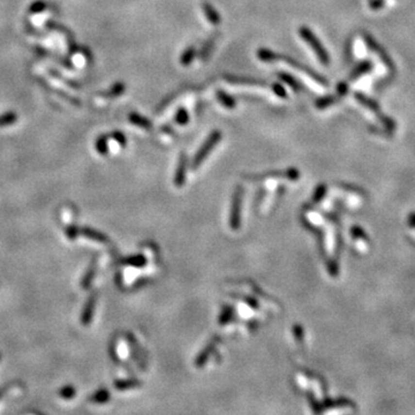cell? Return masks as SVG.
<instances>
[{
    "mask_svg": "<svg viewBox=\"0 0 415 415\" xmlns=\"http://www.w3.org/2000/svg\"><path fill=\"white\" fill-rule=\"evenodd\" d=\"M186 170H187V156L186 153L181 152L179 157V163H178V168L175 172L174 183L178 187H181L186 180Z\"/></svg>",
    "mask_w": 415,
    "mask_h": 415,
    "instance_id": "8992f818",
    "label": "cell"
},
{
    "mask_svg": "<svg viewBox=\"0 0 415 415\" xmlns=\"http://www.w3.org/2000/svg\"><path fill=\"white\" fill-rule=\"evenodd\" d=\"M275 60L276 61H284L288 65V66L293 67L297 70H299V72L306 74L307 76H309L310 79L314 80L317 84L323 85V87H328V81L324 78H322L319 74H317L315 72V70H313L312 68H309L308 66H306V65H303L302 63H300L299 60L294 59V58L290 57V55L287 54H281V53H277L275 54Z\"/></svg>",
    "mask_w": 415,
    "mask_h": 415,
    "instance_id": "3957f363",
    "label": "cell"
},
{
    "mask_svg": "<svg viewBox=\"0 0 415 415\" xmlns=\"http://www.w3.org/2000/svg\"><path fill=\"white\" fill-rule=\"evenodd\" d=\"M67 235L69 236L70 239H74L75 238L76 235H78V233H79V231H78V229H76V227H74V226H70L69 229H67Z\"/></svg>",
    "mask_w": 415,
    "mask_h": 415,
    "instance_id": "d6986e66",
    "label": "cell"
},
{
    "mask_svg": "<svg viewBox=\"0 0 415 415\" xmlns=\"http://www.w3.org/2000/svg\"><path fill=\"white\" fill-rule=\"evenodd\" d=\"M201 7H202L203 13L205 15V17H207V20L212 24V26H218V24H220L221 22L220 15L217 12V9L212 6V4H210L209 1H202Z\"/></svg>",
    "mask_w": 415,
    "mask_h": 415,
    "instance_id": "5b68a950",
    "label": "cell"
},
{
    "mask_svg": "<svg viewBox=\"0 0 415 415\" xmlns=\"http://www.w3.org/2000/svg\"><path fill=\"white\" fill-rule=\"evenodd\" d=\"M336 101H337V98L336 97H333V96H325V97H322V98H319V100H316L315 106L317 107V109H319V110H323V109H327L328 106L332 105V104H334V103H336Z\"/></svg>",
    "mask_w": 415,
    "mask_h": 415,
    "instance_id": "5bb4252c",
    "label": "cell"
},
{
    "mask_svg": "<svg viewBox=\"0 0 415 415\" xmlns=\"http://www.w3.org/2000/svg\"><path fill=\"white\" fill-rule=\"evenodd\" d=\"M221 138H223V133H221L220 131H218V129H216V131H212L211 133L209 134L207 140L204 141V143L202 144L201 148L198 150V152H196L195 157H194L192 162V170H196V168H198L199 166L205 161V159H207L209 153H210L212 150L215 149V147L220 142Z\"/></svg>",
    "mask_w": 415,
    "mask_h": 415,
    "instance_id": "7a4b0ae2",
    "label": "cell"
},
{
    "mask_svg": "<svg viewBox=\"0 0 415 415\" xmlns=\"http://www.w3.org/2000/svg\"><path fill=\"white\" fill-rule=\"evenodd\" d=\"M223 79L229 83V84L235 85H250V87H266L267 82L264 80L250 78V76H238V75H231V74H225Z\"/></svg>",
    "mask_w": 415,
    "mask_h": 415,
    "instance_id": "277c9868",
    "label": "cell"
},
{
    "mask_svg": "<svg viewBox=\"0 0 415 415\" xmlns=\"http://www.w3.org/2000/svg\"><path fill=\"white\" fill-rule=\"evenodd\" d=\"M174 121L179 126H184L189 122V113L186 107H179L174 116Z\"/></svg>",
    "mask_w": 415,
    "mask_h": 415,
    "instance_id": "7c38bea8",
    "label": "cell"
},
{
    "mask_svg": "<svg viewBox=\"0 0 415 415\" xmlns=\"http://www.w3.org/2000/svg\"><path fill=\"white\" fill-rule=\"evenodd\" d=\"M216 97L218 101H219L225 109L232 110L236 106V100H234V97L231 96L225 90H223V89H218L216 91Z\"/></svg>",
    "mask_w": 415,
    "mask_h": 415,
    "instance_id": "9c48e42d",
    "label": "cell"
},
{
    "mask_svg": "<svg viewBox=\"0 0 415 415\" xmlns=\"http://www.w3.org/2000/svg\"><path fill=\"white\" fill-rule=\"evenodd\" d=\"M94 306H95V299H91L88 301L87 306H85V309L83 310V315H82V323L84 325H88L89 322H90L91 316H92V312H94Z\"/></svg>",
    "mask_w": 415,
    "mask_h": 415,
    "instance_id": "4fadbf2b",
    "label": "cell"
},
{
    "mask_svg": "<svg viewBox=\"0 0 415 415\" xmlns=\"http://www.w3.org/2000/svg\"><path fill=\"white\" fill-rule=\"evenodd\" d=\"M195 57H196V49H195V46L190 45V46H188V48L186 49V50H184L183 52V53H181L180 64L183 65V66H184V67L189 66V65L193 63V60L195 59Z\"/></svg>",
    "mask_w": 415,
    "mask_h": 415,
    "instance_id": "30bf717a",
    "label": "cell"
},
{
    "mask_svg": "<svg viewBox=\"0 0 415 415\" xmlns=\"http://www.w3.org/2000/svg\"><path fill=\"white\" fill-rule=\"evenodd\" d=\"M216 41H217V37L211 36V38H209L208 41L205 42L204 46H203L201 52H199V59L201 60H207L208 59L209 55L211 54L212 49H214L215 44H216Z\"/></svg>",
    "mask_w": 415,
    "mask_h": 415,
    "instance_id": "8fae6325",
    "label": "cell"
},
{
    "mask_svg": "<svg viewBox=\"0 0 415 415\" xmlns=\"http://www.w3.org/2000/svg\"><path fill=\"white\" fill-rule=\"evenodd\" d=\"M81 233L82 234H84L85 236H88V238L92 239V240H97V241H101V242L106 241L105 236H104L103 234H100V233L95 232V231H92V230L84 229V230L81 231Z\"/></svg>",
    "mask_w": 415,
    "mask_h": 415,
    "instance_id": "2e32d148",
    "label": "cell"
},
{
    "mask_svg": "<svg viewBox=\"0 0 415 415\" xmlns=\"http://www.w3.org/2000/svg\"><path fill=\"white\" fill-rule=\"evenodd\" d=\"M113 138H115L116 142H119L120 144H122V146H124V144L126 143L124 134H121V133H115V134H113Z\"/></svg>",
    "mask_w": 415,
    "mask_h": 415,
    "instance_id": "ffe728a7",
    "label": "cell"
},
{
    "mask_svg": "<svg viewBox=\"0 0 415 415\" xmlns=\"http://www.w3.org/2000/svg\"><path fill=\"white\" fill-rule=\"evenodd\" d=\"M338 92H339V95H341V96L346 95V92H347V84H346L345 82L339 83V85H338Z\"/></svg>",
    "mask_w": 415,
    "mask_h": 415,
    "instance_id": "7402d4cb",
    "label": "cell"
},
{
    "mask_svg": "<svg viewBox=\"0 0 415 415\" xmlns=\"http://www.w3.org/2000/svg\"><path fill=\"white\" fill-rule=\"evenodd\" d=\"M74 393H75V390H74L72 386H66L64 387L63 391H61V396H63V398L69 399L74 396Z\"/></svg>",
    "mask_w": 415,
    "mask_h": 415,
    "instance_id": "ac0fdd59",
    "label": "cell"
},
{
    "mask_svg": "<svg viewBox=\"0 0 415 415\" xmlns=\"http://www.w3.org/2000/svg\"><path fill=\"white\" fill-rule=\"evenodd\" d=\"M128 120H129V122H132L133 125L137 126V127H140V128L146 129V131H151L152 127H153L152 122L150 121L149 119L146 118V116L138 115V113L132 112L131 115L128 116Z\"/></svg>",
    "mask_w": 415,
    "mask_h": 415,
    "instance_id": "ba28073f",
    "label": "cell"
},
{
    "mask_svg": "<svg viewBox=\"0 0 415 415\" xmlns=\"http://www.w3.org/2000/svg\"><path fill=\"white\" fill-rule=\"evenodd\" d=\"M92 399H94V401L104 402V401H106L107 399H109V393H107L105 390H101V391L98 392L97 395H95Z\"/></svg>",
    "mask_w": 415,
    "mask_h": 415,
    "instance_id": "e0dca14e",
    "label": "cell"
},
{
    "mask_svg": "<svg viewBox=\"0 0 415 415\" xmlns=\"http://www.w3.org/2000/svg\"><path fill=\"white\" fill-rule=\"evenodd\" d=\"M271 88H272L273 94H275L277 97L287 98V92H286V89L284 88V85H282V83H278V82L272 83Z\"/></svg>",
    "mask_w": 415,
    "mask_h": 415,
    "instance_id": "9a60e30c",
    "label": "cell"
},
{
    "mask_svg": "<svg viewBox=\"0 0 415 415\" xmlns=\"http://www.w3.org/2000/svg\"><path fill=\"white\" fill-rule=\"evenodd\" d=\"M277 76H278L281 81L286 83V84H287L294 92H301L303 90V85L301 84V83L298 81L293 75H291L290 73L278 72L277 73Z\"/></svg>",
    "mask_w": 415,
    "mask_h": 415,
    "instance_id": "52a82bcc",
    "label": "cell"
},
{
    "mask_svg": "<svg viewBox=\"0 0 415 415\" xmlns=\"http://www.w3.org/2000/svg\"><path fill=\"white\" fill-rule=\"evenodd\" d=\"M107 150V146H106V140H100V143H98V151L101 153H105Z\"/></svg>",
    "mask_w": 415,
    "mask_h": 415,
    "instance_id": "44dd1931",
    "label": "cell"
},
{
    "mask_svg": "<svg viewBox=\"0 0 415 415\" xmlns=\"http://www.w3.org/2000/svg\"><path fill=\"white\" fill-rule=\"evenodd\" d=\"M299 35L301 38L310 46V49L315 52L317 59L321 61L323 65L328 66V65L330 64V57H329L328 51L325 50V48L318 39V37L314 33L313 30L307 26H301L299 28Z\"/></svg>",
    "mask_w": 415,
    "mask_h": 415,
    "instance_id": "6da1fadb",
    "label": "cell"
}]
</instances>
